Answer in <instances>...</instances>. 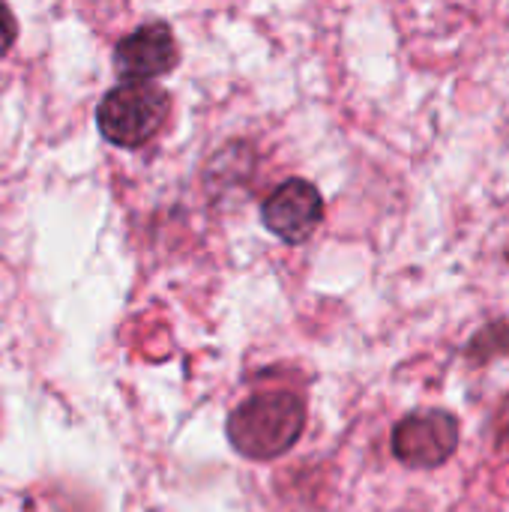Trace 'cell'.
<instances>
[{
	"mask_svg": "<svg viewBox=\"0 0 509 512\" xmlns=\"http://www.w3.org/2000/svg\"><path fill=\"white\" fill-rule=\"evenodd\" d=\"M306 429V402L291 390L246 399L228 417V441L246 459L267 462L288 453Z\"/></svg>",
	"mask_w": 509,
	"mask_h": 512,
	"instance_id": "cell-1",
	"label": "cell"
},
{
	"mask_svg": "<svg viewBox=\"0 0 509 512\" xmlns=\"http://www.w3.org/2000/svg\"><path fill=\"white\" fill-rule=\"evenodd\" d=\"M171 99L162 87L150 81H126L99 102L96 123L105 141L117 147L147 144L165 123Z\"/></svg>",
	"mask_w": 509,
	"mask_h": 512,
	"instance_id": "cell-2",
	"label": "cell"
},
{
	"mask_svg": "<svg viewBox=\"0 0 509 512\" xmlns=\"http://www.w3.org/2000/svg\"><path fill=\"white\" fill-rule=\"evenodd\" d=\"M459 450V420L444 408L405 414L393 429V456L414 471H435Z\"/></svg>",
	"mask_w": 509,
	"mask_h": 512,
	"instance_id": "cell-3",
	"label": "cell"
},
{
	"mask_svg": "<svg viewBox=\"0 0 509 512\" xmlns=\"http://www.w3.org/2000/svg\"><path fill=\"white\" fill-rule=\"evenodd\" d=\"M264 225L285 243H303L315 234V228L324 219V198L309 180H285L276 186L264 207H261Z\"/></svg>",
	"mask_w": 509,
	"mask_h": 512,
	"instance_id": "cell-4",
	"label": "cell"
},
{
	"mask_svg": "<svg viewBox=\"0 0 509 512\" xmlns=\"http://www.w3.org/2000/svg\"><path fill=\"white\" fill-rule=\"evenodd\" d=\"M177 42L168 24H144L114 51V69L123 81H150L177 66Z\"/></svg>",
	"mask_w": 509,
	"mask_h": 512,
	"instance_id": "cell-5",
	"label": "cell"
},
{
	"mask_svg": "<svg viewBox=\"0 0 509 512\" xmlns=\"http://www.w3.org/2000/svg\"><path fill=\"white\" fill-rule=\"evenodd\" d=\"M15 36H18V24H15V15L9 12V6L0 0V57L12 48V42H15Z\"/></svg>",
	"mask_w": 509,
	"mask_h": 512,
	"instance_id": "cell-6",
	"label": "cell"
}]
</instances>
